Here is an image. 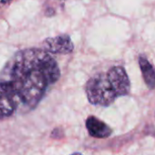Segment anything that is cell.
<instances>
[{
  "label": "cell",
  "instance_id": "obj_6",
  "mask_svg": "<svg viewBox=\"0 0 155 155\" xmlns=\"http://www.w3.org/2000/svg\"><path fill=\"white\" fill-rule=\"evenodd\" d=\"M139 64L142 73L143 80L149 89L155 88V68L144 56L139 57Z\"/></svg>",
  "mask_w": 155,
  "mask_h": 155
},
{
  "label": "cell",
  "instance_id": "obj_1",
  "mask_svg": "<svg viewBox=\"0 0 155 155\" xmlns=\"http://www.w3.org/2000/svg\"><path fill=\"white\" fill-rule=\"evenodd\" d=\"M60 76L57 61L45 50L18 51L0 72V85L15 101L18 110L35 109Z\"/></svg>",
  "mask_w": 155,
  "mask_h": 155
},
{
  "label": "cell",
  "instance_id": "obj_3",
  "mask_svg": "<svg viewBox=\"0 0 155 155\" xmlns=\"http://www.w3.org/2000/svg\"><path fill=\"white\" fill-rule=\"evenodd\" d=\"M43 47L46 51L54 54H68L74 49V45L68 35H59L44 40Z\"/></svg>",
  "mask_w": 155,
  "mask_h": 155
},
{
  "label": "cell",
  "instance_id": "obj_5",
  "mask_svg": "<svg viewBox=\"0 0 155 155\" xmlns=\"http://www.w3.org/2000/svg\"><path fill=\"white\" fill-rule=\"evenodd\" d=\"M18 110V107L12 98L0 85V120L12 116Z\"/></svg>",
  "mask_w": 155,
  "mask_h": 155
},
{
  "label": "cell",
  "instance_id": "obj_8",
  "mask_svg": "<svg viewBox=\"0 0 155 155\" xmlns=\"http://www.w3.org/2000/svg\"><path fill=\"white\" fill-rule=\"evenodd\" d=\"M71 155H82V154L80 153V152H75V153H73V154H71Z\"/></svg>",
  "mask_w": 155,
  "mask_h": 155
},
{
  "label": "cell",
  "instance_id": "obj_4",
  "mask_svg": "<svg viewBox=\"0 0 155 155\" xmlns=\"http://www.w3.org/2000/svg\"><path fill=\"white\" fill-rule=\"evenodd\" d=\"M86 128L89 131V134L97 139L108 138L112 133V130L105 122L94 116H90L87 119Z\"/></svg>",
  "mask_w": 155,
  "mask_h": 155
},
{
  "label": "cell",
  "instance_id": "obj_2",
  "mask_svg": "<svg viewBox=\"0 0 155 155\" xmlns=\"http://www.w3.org/2000/svg\"><path fill=\"white\" fill-rule=\"evenodd\" d=\"M130 83L126 70L120 66H115L107 72L94 75L88 81L85 91L89 101L93 105L107 107L116 99L128 95Z\"/></svg>",
  "mask_w": 155,
  "mask_h": 155
},
{
  "label": "cell",
  "instance_id": "obj_7",
  "mask_svg": "<svg viewBox=\"0 0 155 155\" xmlns=\"http://www.w3.org/2000/svg\"><path fill=\"white\" fill-rule=\"evenodd\" d=\"M12 0H1V3L2 4H7V3H9V2H11Z\"/></svg>",
  "mask_w": 155,
  "mask_h": 155
}]
</instances>
